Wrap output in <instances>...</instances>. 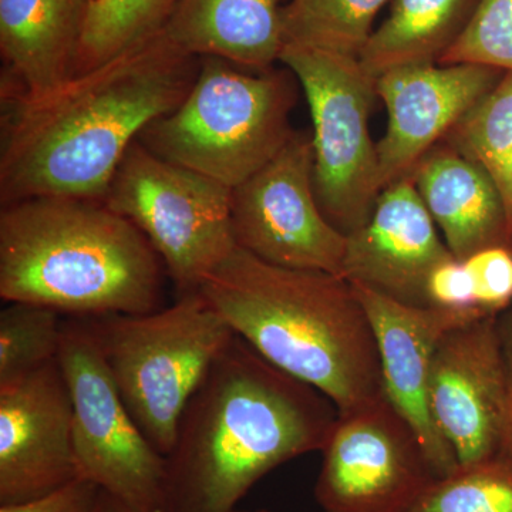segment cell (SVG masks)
Wrapping results in <instances>:
<instances>
[{"label":"cell","mask_w":512,"mask_h":512,"mask_svg":"<svg viewBox=\"0 0 512 512\" xmlns=\"http://www.w3.org/2000/svg\"><path fill=\"white\" fill-rule=\"evenodd\" d=\"M163 30L40 96L2 101L0 202H103L148 124L180 106L200 70Z\"/></svg>","instance_id":"1"},{"label":"cell","mask_w":512,"mask_h":512,"mask_svg":"<svg viewBox=\"0 0 512 512\" xmlns=\"http://www.w3.org/2000/svg\"><path fill=\"white\" fill-rule=\"evenodd\" d=\"M338 416L235 333L181 416L160 512H234L276 467L322 451Z\"/></svg>","instance_id":"2"},{"label":"cell","mask_w":512,"mask_h":512,"mask_svg":"<svg viewBox=\"0 0 512 512\" xmlns=\"http://www.w3.org/2000/svg\"><path fill=\"white\" fill-rule=\"evenodd\" d=\"M200 292L239 338L338 413L384 393L375 333L343 276L268 264L237 247Z\"/></svg>","instance_id":"3"},{"label":"cell","mask_w":512,"mask_h":512,"mask_svg":"<svg viewBox=\"0 0 512 512\" xmlns=\"http://www.w3.org/2000/svg\"><path fill=\"white\" fill-rule=\"evenodd\" d=\"M164 264L104 202L39 197L0 212V298L77 318L161 309Z\"/></svg>","instance_id":"4"},{"label":"cell","mask_w":512,"mask_h":512,"mask_svg":"<svg viewBox=\"0 0 512 512\" xmlns=\"http://www.w3.org/2000/svg\"><path fill=\"white\" fill-rule=\"evenodd\" d=\"M296 77L289 69L252 72L202 57L190 92L144 128L151 153L234 190L293 136Z\"/></svg>","instance_id":"5"},{"label":"cell","mask_w":512,"mask_h":512,"mask_svg":"<svg viewBox=\"0 0 512 512\" xmlns=\"http://www.w3.org/2000/svg\"><path fill=\"white\" fill-rule=\"evenodd\" d=\"M83 319L131 417L167 457L185 407L234 330L201 292L150 313Z\"/></svg>","instance_id":"6"},{"label":"cell","mask_w":512,"mask_h":512,"mask_svg":"<svg viewBox=\"0 0 512 512\" xmlns=\"http://www.w3.org/2000/svg\"><path fill=\"white\" fill-rule=\"evenodd\" d=\"M231 188L151 153L136 140L104 204L127 218L163 261L177 298L202 284L235 248Z\"/></svg>","instance_id":"7"},{"label":"cell","mask_w":512,"mask_h":512,"mask_svg":"<svg viewBox=\"0 0 512 512\" xmlns=\"http://www.w3.org/2000/svg\"><path fill=\"white\" fill-rule=\"evenodd\" d=\"M279 63L301 84L313 123V187L323 215L342 234L362 228L382 185L369 131L376 80L359 59L285 45Z\"/></svg>","instance_id":"8"},{"label":"cell","mask_w":512,"mask_h":512,"mask_svg":"<svg viewBox=\"0 0 512 512\" xmlns=\"http://www.w3.org/2000/svg\"><path fill=\"white\" fill-rule=\"evenodd\" d=\"M57 360L72 397L79 478L134 512H160L165 457L128 412L83 318L63 320Z\"/></svg>","instance_id":"9"},{"label":"cell","mask_w":512,"mask_h":512,"mask_svg":"<svg viewBox=\"0 0 512 512\" xmlns=\"http://www.w3.org/2000/svg\"><path fill=\"white\" fill-rule=\"evenodd\" d=\"M320 453L315 498L323 512H407L440 478L384 393L339 413Z\"/></svg>","instance_id":"10"},{"label":"cell","mask_w":512,"mask_h":512,"mask_svg":"<svg viewBox=\"0 0 512 512\" xmlns=\"http://www.w3.org/2000/svg\"><path fill=\"white\" fill-rule=\"evenodd\" d=\"M313 140L295 131L261 170L231 192L237 247L276 266L342 276L348 237L320 210L313 187Z\"/></svg>","instance_id":"11"},{"label":"cell","mask_w":512,"mask_h":512,"mask_svg":"<svg viewBox=\"0 0 512 512\" xmlns=\"http://www.w3.org/2000/svg\"><path fill=\"white\" fill-rule=\"evenodd\" d=\"M507 393L498 316H480L444 335L431 366L429 406L458 466L500 453Z\"/></svg>","instance_id":"12"},{"label":"cell","mask_w":512,"mask_h":512,"mask_svg":"<svg viewBox=\"0 0 512 512\" xmlns=\"http://www.w3.org/2000/svg\"><path fill=\"white\" fill-rule=\"evenodd\" d=\"M76 478L72 397L55 360L0 389V505L35 500Z\"/></svg>","instance_id":"13"},{"label":"cell","mask_w":512,"mask_h":512,"mask_svg":"<svg viewBox=\"0 0 512 512\" xmlns=\"http://www.w3.org/2000/svg\"><path fill=\"white\" fill-rule=\"evenodd\" d=\"M498 72L478 64H410L376 80L377 97L389 116L377 143L382 191L413 173L421 158L497 86Z\"/></svg>","instance_id":"14"},{"label":"cell","mask_w":512,"mask_h":512,"mask_svg":"<svg viewBox=\"0 0 512 512\" xmlns=\"http://www.w3.org/2000/svg\"><path fill=\"white\" fill-rule=\"evenodd\" d=\"M353 288L375 333L383 392L419 434L439 477H446L458 460L431 417V366L447 332L487 313L404 305L365 286Z\"/></svg>","instance_id":"15"},{"label":"cell","mask_w":512,"mask_h":512,"mask_svg":"<svg viewBox=\"0 0 512 512\" xmlns=\"http://www.w3.org/2000/svg\"><path fill=\"white\" fill-rule=\"evenodd\" d=\"M450 258L409 175L383 188L369 220L348 235L342 276L404 305L430 306L427 279Z\"/></svg>","instance_id":"16"},{"label":"cell","mask_w":512,"mask_h":512,"mask_svg":"<svg viewBox=\"0 0 512 512\" xmlns=\"http://www.w3.org/2000/svg\"><path fill=\"white\" fill-rule=\"evenodd\" d=\"M93 0H0L2 101L29 99L74 74Z\"/></svg>","instance_id":"17"},{"label":"cell","mask_w":512,"mask_h":512,"mask_svg":"<svg viewBox=\"0 0 512 512\" xmlns=\"http://www.w3.org/2000/svg\"><path fill=\"white\" fill-rule=\"evenodd\" d=\"M421 200L458 261L503 245L511 234L500 192L490 175L441 141L410 174Z\"/></svg>","instance_id":"18"},{"label":"cell","mask_w":512,"mask_h":512,"mask_svg":"<svg viewBox=\"0 0 512 512\" xmlns=\"http://www.w3.org/2000/svg\"><path fill=\"white\" fill-rule=\"evenodd\" d=\"M284 8V0H178L163 32L198 59L266 72L284 50Z\"/></svg>","instance_id":"19"},{"label":"cell","mask_w":512,"mask_h":512,"mask_svg":"<svg viewBox=\"0 0 512 512\" xmlns=\"http://www.w3.org/2000/svg\"><path fill=\"white\" fill-rule=\"evenodd\" d=\"M478 0H393L390 15L360 53L365 72L383 73L410 64L439 63L463 33Z\"/></svg>","instance_id":"20"},{"label":"cell","mask_w":512,"mask_h":512,"mask_svg":"<svg viewBox=\"0 0 512 512\" xmlns=\"http://www.w3.org/2000/svg\"><path fill=\"white\" fill-rule=\"evenodd\" d=\"M443 141L490 175L512 234V73L505 74Z\"/></svg>","instance_id":"21"},{"label":"cell","mask_w":512,"mask_h":512,"mask_svg":"<svg viewBox=\"0 0 512 512\" xmlns=\"http://www.w3.org/2000/svg\"><path fill=\"white\" fill-rule=\"evenodd\" d=\"M389 0H291L284 8L285 45L359 59Z\"/></svg>","instance_id":"22"},{"label":"cell","mask_w":512,"mask_h":512,"mask_svg":"<svg viewBox=\"0 0 512 512\" xmlns=\"http://www.w3.org/2000/svg\"><path fill=\"white\" fill-rule=\"evenodd\" d=\"M178 0H93L74 74L100 64L163 30Z\"/></svg>","instance_id":"23"},{"label":"cell","mask_w":512,"mask_h":512,"mask_svg":"<svg viewBox=\"0 0 512 512\" xmlns=\"http://www.w3.org/2000/svg\"><path fill=\"white\" fill-rule=\"evenodd\" d=\"M63 319L36 303L12 302L0 312V389L59 357Z\"/></svg>","instance_id":"24"},{"label":"cell","mask_w":512,"mask_h":512,"mask_svg":"<svg viewBox=\"0 0 512 512\" xmlns=\"http://www.w3.org/2000/svg\"><path fill=\"white\" fill-rule=\"evenodd\" d=\"M407 512H512V457L497 453L439 478Z\"/></svg>","instance_id":"25"},{"label":"cell","mask_w":512,"mask_h":512,"mask_svg":"<svg viewBox=\"0 0 512 512\" xmlns=\"http://www.w3.org/2000/svg\"><path fill=\"white\" fill-rule=\"evenodd\" d=\"M478 64L512 73V0H478L439 64Z\"/></svg>","instance_id":"26"},{"label":"cell","mask_w":512,"mask_h":512,"mask_svg":"<svg viewBox=\"0 0 512 512\" xmlns=\"http://www.w3.org/2000/svg\"><path fill=\"white\" fill-rule=\"evenodd\" d=\"M464 262L473 275L478 308L498 316L512 302V252L504 245H495Z\"/></svg>","instance_id":"27"},{"label":"cell","mask_w":512,"mask_h":512,"mask_svg":"<svg viewBox=\"0 0 512 512\" xmlns=\"http://www.w3.org/2000/svg\"><path fill=\"white\" fill-rule=\"evenodd\" d=\"M430 306L447 311L483 312L478 308L476 286L466 262L450 258L431 271L426 286Z\"/></svg>","instance_id":"28"},{"label":"cell","mask_w":512,"mask_h":512,"mask_svg":"<svg viewBox=\"0 0 512 512\" xmlns=\"http://www.w3.org/2000/svg\"><path fill=\"white\" fill-rule=\"evenodd\" d=\"M101 491L92 481L76 478L35 500L0 505V512H96Z\"/></svg>","instance_id":"29"},{"label":"cell","mask_w":512,"mask_h":512,"mask_svg":"<svg viewBox=\"0 0 512 512\" xmlns=\"http://www.w3.org/2000/svg\"><path fill=\"white\" fill-rule=\"evenodd\" d=\"M501 335H503L505 363H507V407L501 437V453L512 457V313L500 319Z\"/></svg>","instance_id":"30"},{"label":"cell","mask_w":512,"mask_h":512,"mask_svg":"<svg viewBox=\"0 0 512 512\" xmlns=\"http://www.w3.org/2000/svg\"><path fill=\"white\" fill-rule=\"evenodd\" d=\"M96 512H134L121 503V501L114 498L113 495L106 493V491H101L99 504H97Z\"/></svg>","instance_id":"31"},{"label":"cell","mask_w":512,"mask_h":512,"mask_svg":"<svg viewBox=\"0 0 512 512\" xmlns=\"http://www.w3.org/2000/svg\"><path fill=\"white\" fill-rule=\"evenodd\" d=\"M234 512H271V511H265V510H258V511H238V510H235Z\"/></svg>","instance_id":"32"}]
</instances>
